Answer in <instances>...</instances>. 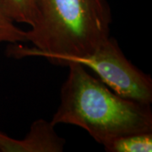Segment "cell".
<instances>
[{"instance_id": "6da1fadb", "label": "cell", "mask_w": 152, "mask_h": 152, "mask_svg": "<svg viewBox=\"0 0 152 152\" xmlns=\"http://www.w3.org/2000/svg\"><path fill=\"white\" fill-rule=\"evenodd\" d=\"M35 5L34 24L26 35L33 48L12 44L9 56L42 57L58 64L66 58L92 53L110 37L107 0H35Z\"/></svg>"}, {"instance_id": "7a4b0ae2", "label": "cell", "mask_w": 152, "mask_h": 152, "mask_svg": "<svg viewBox=\"0 0 152 152\" xmlns=\"http://www.w3.org/2000/svg\"><path fill=\"white\" fill-rule=\"evenodd\" d=\"M66 66L69 75L51 120L55 126H78L102 145L119 136L152 132L151 105L118 95L78 63Z\"/></svg>"}, {"instance_id": "3957f363", "label": "cell", "mask_w": 152, "mask_h": 152, "mask_svg": "<svg viewBox=\"0 0 152 152\" xmlns=\"http://www.w3.org/2000/svg\"><path fill=\"white\" fill-rule=\"evenodd\" d=\"M78 63L90 69L98 79L123 97L151 105L152 80L127 59L116 39L110 37L89 54L66 58L59 65Z\"/></svg>"}, {"instance_id": "277c9868", "label": "cell", "mask_w": 152, "mask_h": 152, "mask_svg": "<svg viewBox=\"0 0 152 152\" xmlns=\"http://www.w3.org/2000/svg\"><path fill=\"white\" fill-rule=\"evenodd\" d=\"M51 121H34L22 140L14 139L0 131V152H61L65 140L60 137Z\"/></svg>"}, {"instance_id": "5b68a950", "label": "cell", "mask_w": 152, "mask_h": 152, "mask_svg": "<svg viewBox=\"0 0 152 152\" xmlns=\"http://www.w3.org/2000/svg\"><path fill=\"white\" fill-rule=\"evenodd\" d=\"M107 152L152 151V132L134 133L119 136L103 145Z\"/></svg>"}, {"instance_id": "8992f818", "label": "cell", "mask_w": 152, "mask_h": 152, "mask_svg": "<svg viewBox=\"0 0 152 152\" xmlns=\"http://www.w3.org/2000/svg\"><path fill=\"white\" fill-rule=\"evenodd\" d=\"M7 15L13 21L32 26L35 20V0H0Z\"/></svg>"}, {"instance_id": "52a82bcc", "label": "cell", "mask_w": 152, "mask_h": 152, "mask_svg": "<svg viewBox=\"0 0 152 152\" xmlns=\"http://www.w3.org/2000/svg\"><path fill=\"white\" fill-rule=\"evenodd\" d=\"M26 31L17 27L15 22L7 15L0 3V43L26 42Z\"/></svg>"}]
</instances>
